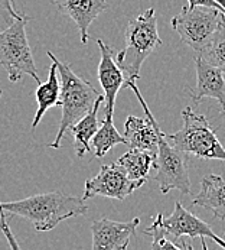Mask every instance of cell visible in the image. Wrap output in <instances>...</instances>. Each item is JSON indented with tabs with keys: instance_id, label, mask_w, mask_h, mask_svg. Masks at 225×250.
<instances>
[{
	"instance_id": "d6986e66",
	"label": "cell",
	"mask_w": 225,
	"mask_h": 250,
	"mask_svg": "<svg viewBox=\"0 0 225 250\" xmlns=\"http://www.w3.org/2000/svg\"><path fill=\"white\" fill-rule=\"evenodd\" d=\"M115 145H127V139L124 138V135H120L117 132V129L112 123V114H104L101 126L98 127L97 133L93 138L94 156L103 158Z\"/></svg>"
},
{
	"instance_id": "cb8c5ba5",
	"label": "cell",
	"mask_w": 225,
	"mask_h": 250,
	"mask_svg": "<svg viewBox=\"0 0 225 250\" xmlns=\"http://www.w3.org/2000/svg\"><path fill=\"white\" fill-rule=\"evenodd\" d=\"M190 7H196V6H208V7H218L223 9L215 0H188Z\"/></svg>"
},
{
	"instance_id": "4fadbf2b",
	"label": "cell",
	"mask_w": 225,
	"mask_h": 250,
	"mask_svg": "<svg viewBox=\"0 0 225 250\" xmlns=\"http://www.w3.org/2000/svg\"><path fill=\"white\" fill-rule=\"evenodd\" d=\"M97 45L100 48L101 60L98 64V81L104 90L106 97V114L114 113V104L117 94L120 88L126 84V75L121 71L115 54L109 45H106L101 39L97 41Z\"/></svg>"
},
{
	"instance_id": "9c48e42d",
	"label": "cell",
	"mask_w": 225,
	"mask_h": 250,
	"mask_svg": "<svg viewBox=\"0 0 225 250\" xmlns=\"http://www.w3.org/2000/svg\"><path fill=\"white\" fill-rule=\"evenodd\" d=\"M163 226H165L166 231L178 242L187 243L182 239L184 236H188L190 239L199 237L202 240V248L206 250L208 246L205 243V239H211L212 242H215L217 245H220L223 249H225L224 239L217 236L214 233L212 227L208 223H205L199 217H196L195 214H192L190 211H188L179 200L175 201L173 213L168 215V217H163Z\"/></svg>"
},
{
	"instance_id": "44dd1931",
	"label": "cell",
	"mask_w": 225,
	"mask_h": 250,
	"mask_svg": "<svg viewBox=\"0 0 225 250\" xmlns=\"http://www.w3.org/2000/svg\"><path fill=\"white\" fill-rule=\"evenodd\" d=\"M201 57L225 74V19L221 22L209 45L201 52Z\"/></svg>"
},
{
	"instance_id": "2e32d148",
	"label": "cell",
	"mask_w": 225,
	"mask_h": 250,
	"mask_svg": "<svg viewBox=\"0 0 225 250\" xmlns=\"http://www.w3.org/2000/svg\"><path fill=\"white\" fill-rule=\"evenodd\" d=\"M106 102L104 96H100L95 102L94 107L91 108L82 119H79L74 126L71 127V132L74 135V150L78 158H84L87 152H91L90 143L93 142L94 135L97 133L100 123H98V110L100 106Z\"/></svg>"
},
{
	"instance_id": "9a60e30c",
	"label": "cell",
	"mask_w": 225,
	"mask_h": 250,
	"mask_svg": "<svg viewBox=\"0 0 225 250\" xmlns=\"http://www.w3.org/2000/svg\"><path fill=\"white\" fill-rule=\"evenodd\" d=\"M193 206L209 210L218 220H225V179L214 174L204 177Z\"/></svg>"
},
{
	"instance_id": "ba28073f",
	"label": "cell",
	"mask_w": 225,
	"mask_h": 250,
	"mask_svg": "<svg viewBox=\"0 0 225 250\" xmlns=\"http://www.w3.org/2000/svg\"><path fill=\"white\" fill-rule=\"evenodd\" d=\"M146 182L148 181H134L130 178L124 167L118 162L103 165L100 168V172L94 178L85 181L82 200L85 201L88 198L100 195L123 201Z\"/></svg>"
},
{
	"instance_id": "5b68a950",
	"label": "cell",
	"mask_w": 225,
	"mask_h": 250,
	"mask_svg": "<svg viewBox=\"0 0 225 250\" xmlns=\"http://www.w3.org/2000/svg\"><path fill=\"white\" fill-rule=\"evenodd\" d=\"M29 16L22 15L13 25L0 32V65L7 72L9 81L18 83L25 75L32 77L40 84L32 49L26 36Z\"/></svg>"
},
{
	"instance_id": "8992f818",
	"label": "cell",
	"mask_w": 225,
	"mask_h": 250,
	"mask_svg": "<svg viewBox=\"0 0 225 250\" xmlns=\"http://www.w3.org/2000/svg\"><path fill=\"white\" fill-rule=\"evenodd\" d=\"M224 19L225 12L223 9L188 6L172 18L170 25L181 36L182 42L201 54L209 45Z\"/></svg>"
},
{
	"instance_id": "7c38bea8",
	"label": "cell",
	"mask_w": 225,
	"mask_h": 250,
	"mask_svg": "<svg viewBox=\"0 0 225 250\" xmlns=\"http://www.w3.org/2000/svg\"><path fill=\"white\" fill-rule=\"evenodd\" d=\"M196 85L189 91V96L195 103H201L202 99L217 100L225 111V78L224 72L218 67L208 62L204 57L195 58Z\"/></svg>"
},
{
	"instance_id": "277c9868",
	"label": "cell",
	"mask_w": 225,
	"mask_h": 250,
	"mask_svg": "<svg viewBox=\"0 0 225 250\" xmlns=\"http://www.w3.org/2000/svg\"><path fill=\"white\" fill-rule=\"evenodd\" d=\"M182 127L175 133H166V139L176 149L199 159L224 161L225 147L206 117L188 106L182 110Z\"/></svg>"
},
{
	"instance_id": "4316f807",
	"label": "cell",
	"mask_w": 225,
	"mask_h": 250,
	"mask_svg": "<svg viewBox=\"0 0 225 250\" xmlns=\"http://www.w3.org/2000/svg\"><path fill=\"white\" fill-rule=\"evenodd\" d=\"M224 239H225V237H224Z\"/></svg>"
},
{
	"instance_id": "30bf717a",
	"label": "cell",
	"mask_w": 225,
	"mask_h": 250,
	"mask_svg": "<svg viewBox=\"0 0 225 250\" xmlns=\"http://www.w3.org/2000/svg\"><path fill=\"white\" fill-rule=\"evenodd\" d=\"M124 85L130 87L133 90V93L136 94L137 100L140 102L142 107L146 113V119H140L136 116L127 117L126 123H124V138L127 139V146L131 149H142V150H148V152L157 155L159 125L148 107L143 96L140 94V91L136 85V81H131V80L126 81Z\"/></svg>"
},
{
	"instance_id": "5bb4252c",
	"label": "cell",
	"mask_w": 225,
	"mask_h": 250,
	"mask_svg": "<svg viewBox=\"0 0 225 250\" xmlns=\"http://www.w3.org/2000/svg\"><path fill=\"white\" fill-rule=\"evenodd\" d=\"M52 3L59 13L74 21L84 45L90 39V25L109 7L107 0H52Z\"/></svg>"
},
{
	"instance_id": "7402d4cb",
	"label": "cell",
	"mask_w": 225,
	"mask_h": 250,
	"mask_svg": "<svg viewBox=\"0 0 225 250\" xmlns=\"http://www.w3.org/2000/svg\"><path fill=\"white\" fill-rule=\"evenodd\" d=\"M22 15L15 9L12 0H0V32L13 25Z\"/></svg>"
},
{
	"instance_id": "52a82bcc",
	"label": "cell",
	"mask_w": 225,
	"mask_h": 250,
	"mask_svg": "<svg viewBox=\"0 0 225 250\" xmlns=\"http://www.w3.org/2000/svg\"><path fill=\"white\" fill-rule=\"evenodd\" d=\"M159 142L156 155V177L162 194H168L172 189H178L182 194H190V178L188 167V155L176 149L166 139V133L157 129Z\"/></svg>"
},
{
	"instance_id": "6da1fadb",
	"label": "cell",
	"mask_w": 225,
	"mask_h": 250,
	"mask_svg": "<svg viewBox=\"0 0 225 250\" xmlns=\"http://www.w3.org/2000/svg\"><path fill=\"white\" fill-rule=\"evenodd\" d=\"M0 210L9 213L10 217L18 215L29 220L38 231H49L67 218L87 214L88 207L82 198L54 191L18 201H0Z\"/></svg>"
},
{
	"instance_id": "484cf974",
	"label": "cell",
	"mask_w": 225,
	"mask_h": 250,
	"mask_svg": "<svg viewBox=\"0 0 225 250\" xmlns=\"http://www.w3.org/2000/svg\"><path fill=\"white\" fill-rule=\"evenodd\" d=\"M1 94H3V91H1V88H0V99H1Z\"/></svg>"
},
{
	"instance_id": "ac0fdd59",
	"label": "cell",
	"mask_w": 225,
	"mask_h": 250,
	"mask_svg": "<svg viewBox=\"0 0 225 250\" xmlns=\"http://www.w3.org/2000/svg\"><path fill=\"white\" fill-rule=\"evenodd\" d=\"M154 162H156L154 153L142 149H131V147L118 159V164L124 167L129 177L134 181H148L150 169L154 168Z\"/></svg>"
},
{
	"instance_id": "7a4b0ae2",
	"label": "cell",
	"mask_w": 225,
	"mask_h": 250,
	"mask_svg": "<svg viewBox=\"0 0 225 250\" xmlns=\"http://www.w3.org/2000/svg\"><path fill=\"white\" fill-rule=\"evenodd\" d=\"M48 57L51 61L56 62L58 72L61 77V107L62 117L59 122V129L55 141L49 146L54 149L61 147V141L65 136L67 130L71 129L75 123L82 119L101 96L90 81L78 77L68 64L59 61L52 51H48Z\"/></svg>"
},
{
	"instance_id": "d4e9b609",
	"label": "cell",
	"mask_w": 225,
	"mask_h": 250,
	"mask_svg": "<svg viewBox=\"0 0 225 250\" xmlns=\"http://www.w3.org/2000/svg\"><path fill=\"white\" fill-rule=\"evenodd\" d=\"M215 1H217V3H218L221 7H223V10L225 12V0H215Z\"/></svg>"
},
{
	"instance_id": "8fae6325",
	"label": "cell",
	"mask_w": 225,
	"mask_h": 250,
	"mask_svg": "<svg viewBox=\"0 0 225 250\" xmlns=\"http://www.w3.org/2000/svg\"><path fill=\"white\" fill-rule=\"evenodd\" d=\"M140 224V218L136 217L130 221H112L109 218L97 220L91 224L93 249L126 250L130 240L134 237Z\"/></svg>"
},
{
	"instance_id": "e0dca14e",
	"label": "cell",
	"mask_w": 225,
	"mask_h": 250,
	"mask_svg": "<svg viewBox=\"0 0 225 250\" xmlns=\"http://www.w3.org/2000/svg\"><path fill=\"white\" fill-rule=\"evenodd\" d=\"M35 97L38 102V110L32 122V130H35L43 117V114L48 111V108L54 106H61V87H59V78H58V65L56 62L52 61L49 72H48V80L45 83L38 84V88L35 90Z\"/></svg>"
},
{
	"instance_id": "3957f363",
	"label": "cell",
	"mask_w": 225,
	"mask_h": 250,
	"mask_svg": "<svg viewBox=\"0 0 225 250\" xmlns=\"http://www.w3.org/2000/svg\"><path fill=\"white\" fill-rule=\"evenodd\" d=\"M124 39L126 46L123 51L115 54V60L126 75V81H136L140 78L143 62L156 48L162 45L153 7H149L139 16L129 21Z\"/></svg>"
},
{
	"instance_id": "603a6c76",
	"label": "cell",
	"mask_w": 225,
	"mask_h": 250,
	"mask_svg": "<svg viewBox=\"0 0 225 250\" xmlns=\"http://www.w3.org/2000/svg\"><path fill=\"white\" fill-rule=\"evenodd\" d=\"M6 213L3 211V210H0V227H1V231L4 233V236L7 237V240H9V246L12 248V249H19V245L16 243V240H15V237H13V234H12V231H10V229H9V224H7V221H6Z\"/></svg>"
},
{
	"instance_id": "ffe728a7",
	"label": "cell",
	"mask_w": 225,
	"mask_h": 250,
	"mask_svg": "<svg viewBox=\"0 0 225 250\" xmlns=\"http://www.w3.org/2000/svg\"><path fill=\"white\" fill-rule=\"evenodd\" d=\"M145 234L150 236L151 249H176V250H192V246L188 243H182L175 240L163 226V214H156L154 221L143 231Z\"/></svg>"
}]
</instances>
